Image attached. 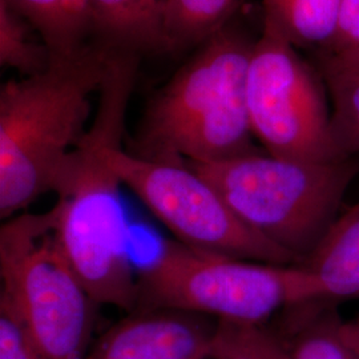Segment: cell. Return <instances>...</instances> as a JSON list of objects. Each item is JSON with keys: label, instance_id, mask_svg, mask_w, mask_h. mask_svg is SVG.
I'll return each mask as SVG.
<instances>
[{"label": "cell", "instance_id": "8992f818", "mask_svg": "<svg viewBox=\"0 0 359 359\" xmlns=\"http://www.w3.org/2000/svg\"><path fill=\"white\" fill-rule=\"evenodd\" d=\"M0 293L46 359H86L97 305L65 255L57 209L23 212L0 228Z\"/></svg>", "mask_w": 359, "mask_h": 359}, {"label": "cell", "instance_id": "e0dca14e", "mask_svg": "<svg viewBox=\"0 0 359 359\" xmlns=\"http://www.w3.org/2000/svg\"><path fill=\"white\" fill-rule=\"evenodd\" d=\"M212 355L216 359H289V350L261 326L218 322Z\"/></svg>", "mask_w": 359, "mask_h": 359}, {"label": "cell", "instance_id": "3957f363", "mask_svg": "<svg viewBox=\"0 0 359 359\" xmlns=\"http://www.w3.org/2000/svg\"><path fill=\"white\" fill-rule=\"evenodd\" d=\"M112 52L97 44L51 60L38 75L0 88V218L26 212L55 192L65 158L87 132L90 96L99 92Z\"/></svg>", "mask_w": 359, "mask_h": 359}, {"label": "cell", "instance_id": "2e32d148", "mask_svg": "<svg viewBox=\"0 0 359 359\" xmlns=\"http://www.w3.org/2000/svg\"><path fill=\"white\" fill-rule=\"evenodd\" d=\"M35 28L7 1L0 0V65L23 76L46 71L51 55L43 41L34 39ZM38 34V32H36Z\"/></svg>", "mask_w": 359, "mask_h": 359}, {"label": "cell", "instance_id": "d6986e66", "mask_svg": "<svg viewBox=\"0 0 359 359\" xmlns=\"http://www.w3.org/2000/svg\"><path fill=\"white\" fill-rule=\"evenodd\" d=\"M0 359H46L13 302L0 293Z\"/></svg>", "mask_w": 359, "mask_h": 359}, {"label": "cell", "instance_id": "9c48e42d", "mask_svg": "<svg viewBox=\"0 0 359 359\" xmlns=\"http://www.w3.org/2000/svg\"><path fill=\"white\" fill-rule=\"evenodd\" d=\"M217 327L200 314L136 309L100 335L86 359H206Z\"/></svg>", "mask_w": 359, "mask_h": 359}, {"label": "cell", "instance_id": "6da1fadb", "mask_svg": "<svg viewBox=\"0 0 359 359\" xmlns=\"http://www.w3.org/2000/svg\"><path fill=\"white\" fill-rule=\"evenodd\" d=\"M140 59H111L96 114L83 139L68 154L56 181L57 231L65 255L97 305L133 311L137 273L127 255L123 182L107 161L104 142L127 117Z\"/></svg>", "mask_w": 359, "mask_h": 359}, {"label": "cell", "instance_id": "8fae6325", "mask_svg": "<svg viewBox=\"0 0 359 359\" xmlns=\"http://www.w3.org/2000/svg\"><path fill=\"white\" fill-rule=\"evenodd\" d=\"M305 266L320 280L325 299L359 298V201L337 218Z\"/></svg>", "mask_w": 359, "mask_h": 359}, {"label": "cell", "instance_id": "7a4b0ae2", "mask_svg": "<svg viewBox=\"0 0 359 359\" xmlns=\"http://www.w3.org/2000/svg\"><path fill=\"white\" fill-rule=\"evenodd\" d=\"M255 43L234 20L203 41L148 100L127 151L184 163L257 151L246 105Z\"/></svg>", "mask_w": 359, "mask_h": 359}, {"label": "cell", "instance_id": "ac0fdd59", "mask_svg": "<svg viewBox=\"0 0 359 359\" xmlns=\"http://www.w3.org/2000/svg\"><path fill=\"white\" fill-rule=\"evenodd\" d=\"M290 359H359L337 320L311 322L302 326L289 350Z\"/></svg>", "mask_w": 359, "mask_h": 359}, {"label": "cell", "instance_id": "603a6c76", "mask_svg": "<svg viewBox=\"0 0 359 359\" xmlns=\"http://www.w3.org/2000/svg\"><path fill=\"white\" fill-rule=\"evenodd\" d=\"M289 359H290V358H289Z\"/></svg>", "mask_w": 359, "mask_h": 359}, {"label": "cell", "instance_id": "5b68a950", "mask_svg": "<svg viewBox=\"0 0 359 359\" xmlns=\"http://www.w3.org/2000/svg\"><path fill=\"white\" fill-rule=\"evenodd\" d=\"M325 299L305 265H277L194 250L167 241L137 271L136 309H165L261 326L280 309ZM135 309V310H136Z\"/></svg>", "mask_w": 359, "mask_h": 359}, {"label": "cell", "instance_id": "5bb4252c", "mask_svg": "<svg viewBox=\"0 0 359 359\" xmlns=\"http://www.w3.org/2000/svg\"><path fill=\"white\" fill-rule=\"evenodd\" d=\"M248 0H163L167 52L197 48L234 20Z\"/></svg>", "mask_w": 359, "mask_h": 359}, {"label": "cell", "instance_id": "ba28073f", "mask_svg": "<svg viewBox=\"0 0 359 359\" xmlns=\"http://www.w3.org/2000/svg\"><path fill=\"white\" fill-rule=\"evenodd\" d=\"M246 105L266 154L308 163L346 160L335 148L320 80L295 47L266 28L252 52Z\"/></svg>", "mask_w": 359, "mask_h": 359}, {"label": "cell", "instance_id": "ffe728a7", "mask_svg": "<svg viewBox=\"0 0 359 359\" xmlns=\"http://www.w3.org/2000/svg\"><path fill=\"white\" fill-rule=\"evenodd\" d=\"M359 47V0H341L337 34L332 46L321 53H335Z\"/></svg>", "mask_w": 359, "mask_h": 359}, {"label": "cell", "instance_id": "7c38bea8", "mask_svg": "<svg viewBox=\"0 0 359 359\" xmlns=\"http://www.w3.org/2000/svg\"><path fill=\"white\" fill-rule=\"evenodd\" d=\"M341 0H262V28L295 48L326 51L333 43Z\"/></svg>", "mask_w": 359, "mask_h": 359}, {"label": "cell", "instance_id": "52a82bcc", "mask_svg": "<svg viewBox=\"0 0 359 359\" xmlns=\"http://www.w3.org/2000/svg\"><path fill=\"white\" fill-rule=\"evenodd\" d=\"M126 121L104 142V154L123 185L176 241L205 253L248 261L302 265L301 261L250 229L234 215L217 189L184 161L148 160L123 148Z\"/></svg>", "mask_w": 359, "mask_h": 359}, {"label": "cell", "instance_id": "44dd1931", "mask_svg": "<svg viewBox=\"0 0 359 359\" xmlns=\"http://www.w3.org/2000/svg\"><path fill=\"white\" fill-rule=\"evenodd\" d=\"M339 327L347 342L359 353V317L351 321H339Z\"/></svg>", "mask_w": 359, "mask_h": 359}, {"label": "cell", "instance_id": "4fadbf2b", "mask_svg": "<svg viewBox=\"0 0 359 359\" xmlns=\"http://www.w3.org/2000/svg\"><path fill=\"white\" fill-rule=\"evenodd\" d=\"M7 1L35 28L51 60L69 59L92 44L86 0Z\"/></svg>", "mask_w": 359, "mask_h": 359}, {"label": "cell", "instance_id": "277c9868", "mask_svg": "<svg viewBox=\"0 0 359 359\" xmlns=\"http://www.w3.org/2000/svg\"><path fill=\"white\" fill-rule=\"evenodd\" d=\"M210 182L234 215L302 265L337 221L359 175L357 157L297 161L258 151L209 163H187Z\"/></svg>", "mask_w": 359, "mask_h": 359}, {"label": "cell", "instance_id": "9a60e30c", "mask_svg": "<svg viewBox=\"0 0 359 359\" xmlns=\"http://www.w3.org/2000/svg\"><path fill=\"white\" fill-rule=\"evenodd\" d=\"M322 77L330 96V126L342 158L359 154V67L335 56L320 55Z\"/></svg>", "mask_w": 359, "mask_h": 359}, {"label": "cell", "instance_id": "30bf717a", "mask_svg": "<svg viewBox=\"0 0 359 359\" xmlns=\"http://www.w3.org/2000/svg\"><path fill=\"white\" fill-rule=\"evenodd\" d=\"M90 43L112 53L167 52L163 0H86Z\"/></svg>", "mask_w": 359, "mask_h": 359}, {"label": "cell", "instance_id": "7402d4cb", "mask_svg": "<svg viewBox=\"0 0 359 359\" xmlns=\"http://www.w3.org/2000/svg\"><path fill=\"white\" fill-rule=\"evenodd\" d=\"M326 55H332V56H335V57H338V59H341V60H344L346 63L359 67V47L358 48H353V50H347V51L326 53Z\"/></svg>", "mask_w": 359, "mask_h": 359}]
</instances>
